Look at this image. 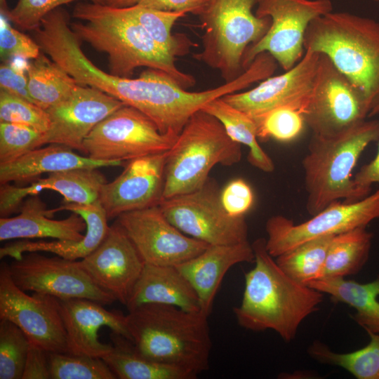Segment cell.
<instances>
[{
  "mask_svg": "<svg viewBox=\"0 0 379 379\" xmlns=\"http://www.w3.org/2000/svg\"><path fill=\"white\" fill-rule=\"evenodd\" d=\"M255 266L244 275L241 304L233 312L238 324L252 331H275L295 338L303 320L319 309L323 293L289 277L267 251L265 239L253 244Z\"/></svg>",
  "mask_w": 379,
  "mask_h": 379,
  "instance_id": "cell-1",
  "label": "cell"
},
{
  "mask_svg": "<svg viewBox=\"0 0 379 379\" xmlns=\"http://www.w3.org/2000/svg\"><path fill=\"white\" fill-rule=\"evenodd\" d=\"M70 23L79 39L98 51L107 54L109 73L131 78L141 67L163 71L187 89L196 84L195 78L180 71L175 58L165 52L126 8H116L91 1L76 4Z\"/></svg>",
  "mask_w": 379,
  "mask_h": 379,
  "instance_id": "cell-2",
  "label": "cell"
},
{
  "mask_svg": "<svg viewBox=\"0 0 379 379\" xmlns=\"http://www.w3.org/2000/svg\"><path fill=\"white\" fill-rule=\"evenodd\" d=\"M208 317L202 312L147 303L128 310L126 322L140 354L197 376L209 368L212 341Z\"/></svg>",
  "mask_w": 379,
  "mask_h": 379,
  "instance_id": "cell-3",
  "label": "cell"
},
{
  "mask_svg": "<svg viewBox=\"0 0 379 379\" xmlns=\"http://www.w3.org/2000/svg\"><path fill=\"white\" fill-rule=\"evenodd\" d=\"M304 48L331 60L361 93L369 114L379 105L378 22L348 12L331 11L310 22Z\"/></svg>",
  "mask_w": 379,
  "mask_h": 379,
  "instance_id": "cell-4",
  "label": "cell"
},
{
  "mask_svg": "<svg viewBox=\"0 0 379 379\" xmlns=\"http://www.w3.org/2000/svg\"><path fill=\"white\" fill-rule=\"evenodd\" d=\"M379 140V119L362 120L330 135L312 134L302 160L306 210L314 215L331 204L366 197L355 186L353 170L365 149Z\"/></svg>",
  "mask_w": 379,
  "mask_h": 379,
  "instance_id": "cell-5",
  "label": "cell"
},
{
  "mask_svg": "<svg viewBox=\"0 0 379 379\" xmlns=\"http://www.w3.org/2000/svg\"><path fill=\"white\" fill-rule=\"evenodd\" d=\"M241 157V145L220 121L202 109L196 112L168 151L163 199L201 188L215 165L231 166Z\"/></svg>",
  "mask_w": 379,
  "mask_h": 379,
  "instance_id": "cell-6",
  "label": "cell"
},
{
  "mask_svg": "<svg viewBox=\"0 0 379 379\" xmlns=\"http://www.w3.org/2000/svg\"><path fill=\"white\" fill-rule=\"evenodd\" d=\"M258 0H211L199 16L204 29L202 50L196 60L218 69L225 82L244 73L246 48L268 31L272 20L253 12Z\"/></svg>",
  "mask_w": 379,
  "mask_h": 379,
  "instance_id": "cell-7",
  "label": "cell"
},
{
  "mask_svg": "<svg viewBox=\"0 0 379 379\" xmlns=\"http://www.w3.org/2000/svg\"><path fill=\"white\" fill-rule=\"evenodd\" d=\"M220 191L216 180L209 177L201 188L162 199L159 206L178 230L208 245L248 241L245 216L234 217L226 212Z\"/></svg>",
  "mask_w": 379,
  "mask_h": 379,
  "instance_id": "cell-8",
  "label": "cell"
},
{
  "mask_svg": "<svg viewBox=\"0 0 379 379\" xmlns=\"http://www.w3.org/2000/svg\"><path fill=\"white\" fill-rule=\"evenodd\" d=\"M255 15L272 20L267 33L250 45L243 58L246 70L258 55L268 53L285 70L303 57L304 38L310 22L333 11L331 0H258Z\"/></svg>",
  "mask_w": 379,
  "mask_h": 379,
  "instance_id": "cell-9",
  "label": "cell"
},
{
  "mask_svg": "<svg viewBox=\"0 0 379 379\" xmlns=\"http://www.w3.org/2000/svg\"><path fill=\"white\" fill-rule=\"evenodd\" d=\"M177 138L162 133L147 116L124 105L91 131L81 153L96 160L128 161L167 152Z\"/></svg>",
  "mask_w": 379,
  "mask_h": 379,
  "instance_id": "cell-10",
  "label": "cell"
},
{
  "mask_svg": "<svg viewBox=\"0 0 379 379\" xmlns=\"http://www.w3.org/2000/svg\"><path fill=\"white\" fill-rule=\"evenodd\" d=\"M376 219H379V189L357 201L333 202L299 224L281 215L269 218L265 224L266 248L275 258L308 241L366 227Z\"/></svg>",
  "mask_w": 379,
  "mask_h": 379,
  "instance_id": "cell-11",
  "label": "cell"
},
{
  "mask_svg": "<svg viewBox=\"0 0 379 379\" xmlns=\"http://www.w3.org/2000/svg\"><path fill=\"white\" fill-rule=\"evenodd\" d=\"M368 114L359 91L326 55L319 53L312 90L302 112L312 134H335L366 119Z\"/></svg>",
  "mask_w": 379,
  "mask_h": 379,
  "instance_id": "cell-12",
  "label": "cell"
},
{
  "mask_svg": "<svg viewBox=\"0 0 379 379\" xmlns=\"http://www.w3.org/2000/svg\"><path fill=\"white\" fill-rule=\"evenodd\" d=\"M8 269L13 282L25 291L44 293L61 300L86 298L103 305L116 301L93 281L79 261L28 252L8 264Z\"/></svg>",
  "mask_w": 379,
  "mask_h": 379,
  "instance_id": "cell-13",
  "label": "cell"
},
{
  "mask_svg": "<svg viewBox=\"0 0 379 379\" xmlns=\"http://www.w3.org/2000/svg\"><path fill=\"white\" fill-rule=\"evenodd\" d=\"M0 319L14 323L30 343L47 352L69 353L58 298L40 293L28 295L13 282L5 262L0 267Z\"/></svg>",
  "mask_w": 379,
  "mask_h": 379,
  "instance_id": "cell-14",
  "label": "cell"
},
{
  "mask_svg": "<svg viewBox=\"0 0 379 379\" xmlns=\"http://www.w3.org/2000/svg\"><path fill=\"white\" fill-rule=\"evenodd\" d=\"M116 220L145 264L175 266L197 256L209 246L178 230L166 218L159 205L123 213Z\"/></svg>",
  "mask_w": 379,
  "mask_h": 379,
  "instance_id": "cell-15",
  "label": "cell"
},
{
  "mask_svg": "<svg viewBox=\"0 0 379 379\" xmlns=\"http://www.w3.org/2000/svg\"><path fill=\"white\" fill-rule=\"evenodd\" d=\"M79 264L100 288L124 305L145 265L131 239L116 220L100 244Z\"/></svg>",
  "mask_w": 379,
  "mask_h": 379,
  "instance_id": "cell-16",
  "label": "cell"
},
{
  "mask_svg": "<svg viewBox=\"0 0 379 379\" xmlns=\"http://www.w3.org/2000/svg\"><path fill=\"white\" fill-rule=\"evenodd\" d=\"M319 59V53L306 49L301 60L284 74L272 75L253 88L222 98L252 118L281 106L294 107L302 114L312 90Z\"/></svg>",
  "mask_w": 379,
  "mask_h": 379,
  "instance_id": "cell-17",
  "label": "cell"
},
{
  "mask_svg": "<svg viewBox=\"0 0 379 379\" xmlns=\"http://www.w3.org/2000/svg\"><path fill=\"white\" fill-rule=\"evenodd\" d=\"M124 105L115 98L79 84L65 99L48 109L51 120L41 144H58L82 152L83 142L104 119Z\"/></svg>",
  "mask_w": 379,
  "mask_h": 379,
  "instance_id": "cell-18",
  "label": "cell"
},
{
  "mask_svg": "<svg viewBox=\"0 0 379 379\" xmlns=\"http://www.w3.org/2000/svg\"><path fill=\"white\" fill-rule=\"evenodd\" d=\"M167 153L128 161L121 173L102 186L98 201L108 220L159 204L163 199Z\"/></svg>",
  "mask_w": 379,
  "mask_h": 379,
  "instance_id": "cell-19",
  "label": "cell"
},
{
  "mask_svg": "<svg viewBox=\"0 0 379 379\" xmlns=\"http://www.w3.org/2000/svg\"><path fill=\"white\" fill-rule=\"evenodd\" d=\"M60 313L67 333L69 354L103 357L112 344L99 339L101 327L131 340L126 315L117 310L109 311L104 305L86 298L58 299Z\"/></svg>",
  "mask_w": 379,
  "mask_h": 379,
  "instance_id": "cell-20",
  "label": "cell"
},
{
  "mask_svg": "<svg viewBox=\"0 0 379 379\" xmlns=\"http://www.w3.org/2000/svg\"><path fill=\"white\" fill-rule=\"evenodd\" d=\"M106 182L105 177L98 168H84L52 173L25 187L3 184L0 187V215L8 217L19 211L25 197L46 190L58 192L63 197V203L93 204L99 200Z\"/></svg>",
  "mask_w": 379,
  "mask_h": 379,
  "instance_id": "cell-21",
  "label": "cell"
},
{
  "mask_svg": "<svg viewBox=\"0 0 379 379\" xmlns=\"http://www.w3.org/2000/svg\"><path fill=\"white\" fill-rule=\"evenodd\" d=\"M255 260L248 241L227 245H209L197 256L175 265L188 280L199 300L201 312L209 316L220 285L235 265Z\"/></svg>",
  "mask_w": 379,
  "mask_h": 379,
  "instance_id": "cell-22",
  "label": "cell"
},
{
  "mask_svg": "<svg viewBox=\"0 0 379 379\" xmlns=\"http://www.w3.org/2000/svg\"><path fill=\"white\" fill-rule=\"evenodd\" d=\"M69 211L81 215L86 223V233L80 241H18L7 244L0 248V258L6 256L20 259L25 253L49 252L65 259H83L92 253L105 237L109 226L106 212L99 201L90 204L63 203L54 213Z\"/></svg>",
  "mask_w": 379,
  "mask_h": 379,
  "instance_id": "cell-23",
  "label": "cell"
},
{
  "mask_svg": "<svg viewBox=\"0 0 379 379\" xmlns=\"http://www.w3.org/2000/svg\"><path fill=\"white\" fill-rule=\"evenodd\" d=\"M19 214L0 218V241L15 239L52 238L60 241H80L86 229L84 219L72 213L67 218L55 220L51 209L36 195L22 204Z\"/></svg>",
  "mask_w": 379,
  "mask_h": 379,
  "instance_id": "cell-24",
  "label": "cell"
},
{
  "mask_svg": "<svg viewBox=\"0 0 379 379\" xmlns=\"http://www.w3.org/2000/svg\"><path fill=\"white\" fill-rule=\"evenodd\" d=\"M126 162L96 160L78 154L69 147L48 144L45 147L33 149L14 161L0 164V183H31L44 173L75 168L121 166Z\"/></svg>",
  "mask_w": 379,
  "mask_h": 379,
  "instance_id": "cell-25",
  "label": "cell"
},
{
  "mask_svg": "<svg viewBox=\"0 0 379 379\" xmlns=\"http://www.w3.org/2000/svg\"><path fill=\"white\" fill-rule=\"evenodd\" d=\"M147 303L201 312L199 298L185 276L173 265L145 264L128 300V310Z\"/></svg>",
  "mask_w": 379,
  "mask_h": 379,
  "instance_id": "cell-26",
  "label": "cell"
},
{
  "mask_svg": "<svg viewBox=\"0 0 379 379\" xmlns=\"http://www.w3.org/2000/svg\"><path fill=\"white\" fill-rule=\"evenodd\" d=\"M112 348L102 359L119 379H194L197 375L180 368L151 360L135 349L126 337L111 331Z\"/></svg>",
  "mask_w": 379,
  "mask_h": 379,
  "instance_id": "cell-27",
  "label": "cell"
},
{
  "mask_svg": "<svg viewBox=\"0 0 379 379\" xmlns=\"http://www.w3.org/2000/svg\"><path fill=\"white\" fill-rule=\"evenodd\" d=\"M307 286L354 308L353 319L367 332L379 333V276L366 284L345 278H323Z\"/></svg>",
  "mask_w": 379,
  "mask_h": 379,
  "instance_id": "cell-28",
  "label": "cell"
},
{
  "mask_svg": "<svg viewBox=\"0 0 379 379\" xmlns=\"http://www.w3.org/2000/svg\"><path fill=\"white\" fill-rule=\"evenodd\" d=\"M201 109L218 119L234 141L248 147L247 160L252 166L265 173L274 171L273 160L258 143L252 117L227 103L222 97L211 100Z\"/></svg>",
  "mask_w": 379,
  "mask_h": 379,
  "instance_id": "cell-29",
  "label": "cell"
},
{
  "mask_svg": "<svg viewBox=\"0 0 379 379\" xmlns=\"http://www.w3.org/2000/svg\"><path fill=\"white\" fill-rule=\"evenodd\" d=\"M372 240L373 234L366 227L333 236L327 251L323 278H345L358 273L368 259Z\"/></svg>",
  "mask_w": 379,
  "mask_h": 379,
  "instance_id": "cell-30",
  "label": "cell"
},
{
  "mask_svg": "<svg viewBox=\"0 0 379 379\" xmlns=\"http://www.w3.org/2000/svg\"><path fill=\"white\" fill-rule=\"evenodd\" d=\"M27 73L29 94L45 110L65 99L79 84L43 51L28 63Z\"/></svg>",
  "mask_w": 379,
  "mask_h": 379,
  "instance_id": "cell-31",
  "label": "cell"
},
{
  "mask_svg": "<svg viewBox=\"0 0 379 379\" xmlns=\"http://www.w3.org/2000/svg\"><path fill=\"white\" fill-rule=\"evenodd\" d=\"M367 333L368 344L356 351L338 353L315 341L309 347L308 354L319 362L345 369L358 379H379V333Z\"/></svg>",
  "mask_w": 379,
  "mask_h": 379,
  "instance_id": "cell-32",
  "label": "cell"
},
{
  "mask_svg": "<svg viewBox=\"0 0 379 379\" xmlns=\"http://www.w3.org/2000/svg\"><path fill=\"white\" fill-rule=\"evenodd\" d=\"M145 29L154 41L169 55L176 59L189 53L194 44L184 34H173L175 22L185 14L161 11L138 4L125 7Z\"/></svg>",
  "mask_w": 379,
  "mask_h": 379,
  "instance_id": "cell-33",
  "label": "cell"
},
{
  "mask_svg": "<svg viewBox=\"0 0 379 379\" xmlns=\"http://www.w3.org/2000/svg\"><path fill=\"white\" fill-rule=\"evenodd\" d=\"M333 237L303 243L275 258L276 262L289 277L308 285L323 278L327 251Z\"/></svg>",
  "mask_w": 379,
  "mask_h": 379,
  "instance_id": "cell-34",
  "label": "cell"
},
{
  "mask_svg": "<svg viewBox=\"0 0 379 379\" xmlns=\"http://www.w3.org/2000/svg\"><path fill=\"white\" fill-rule=\"evenodd\" d=\"M51 379H116L100 357L48 352Z\"/></svg>",
  "mask_w": 379,
  "mask_h": 379,
  "instance_id": "cell-35",
  "label": "cell"
},
{
  "mask_svg": "<svg viewBox=\"0 0 379 379\" xmlns=\"http://www.w3.org/2000/svg\"><path fill=\"white\" fill-rule=\"evenodd\" d=\"M29 345L17 325L0 319V379H22Z\"/></svg>",
  "mask_w": 379,
  "mask_h": 379,
  "instance_id": "cell-36",
  "label": "cell"
},
{
  "mask_svg": "<svg viewBox=\"0 0 379 379\" xmlns=\"http://www.w3.org/2000/svg\"><path fill=\"white\" fill-rule=\"evenodd\" d=\"M253 119L261 140L291 142L302 133L306 125L301 112L289 106L274 108Z\"/></svg>",
  "mask_w": 379,
  "mask_h": 379,
  "instance_id": "cell-37",
  "label": "cell"
},
{
  "mask_svg": "<svg viewBox=\"0 0 379 379\" xmlns=\"http://www.w3.org/2000/svg\"><path fill=\"white\" fill-rule=\"evenodd\" d=\"M0 122L23 124L45 133L51 126L46 110L36 104L0 90Z\"/></svg>",
  "mask_w": 379,
  "mask_h": 379,
  "instance_id": "cell-38",
  "label": "cell"
},
{
  "mask_svg": "<svg viewBox=\"0 0 379 379\" xmlns=\"http://www.w3.org/2000/svg\"><path fill=\"white\" fill-rule=\"evenodd\" d=\"M43 135L23 124L0 122V164L14 161L41 146Z\"/></svg>",
  "mask_w": 379,
  "mask_h": 379,
  "instance_id": "cell-39",
  "label": "cell"
},
{
  "mask_svg": "<svg viewBox=\"0 0 379 379\" xmlns=\"http://www.w3.org/2000/svg\"><path fill=\"white\" fill-rule=\"evenodd\" d=\"M10 20L0 13V56L1 61L7 62L14 58L32 60L41 52L40 46L34 39L15 29Z\"/></svg>",
  "mask_w": 379,
  "mask_h": 379,
  "instance_id": "cell-40",
  "label": "cell"
},
{
  "mask_svg": "<svg viewBox=\"0 0 379 379\" xmlns=\"http://www.w3.org/2000/svg\"><path fill=\"white\" fill-rule=\"evenodd\" d=\"M74 1L77 0H18L8 18L22 29L34 31L48 13ZM88 1L105 4V0Z\"/></svg>",
  "mask_w": 379,
  "mask_h": 379,
  "instance_id": "cell-41",
  "label": "cell"
},
{
  "mask_svg": "<svg viewBox=\"0 0 379 379\" xmlns=\"http://www.w3.org/2000/svg\"><path fill=\"white\" fill-rule=\"evenodd\" d=\"M220 201L226 212L234 217L245 216L254 203V193L242 178L231 180L220 191Z\"/></svg>",
  "mask_w": 379,
  "mask_h": 379,
  "instance_id": "cell-42",
  "label": "cell"
},
{
  "mask_svg": "<svg viewBox=\"0 0 379 379\" xmlns=\"http://www.w3.org/2000/svg\"><path fill=\"white\" fill-rule=\"evenodd\" d=\"M26 60L14 58L0 65V90L34 103L28 91Z\"/></svg>",
  "mask_w": 379,
  "mask_h": 379,
  "instance_id": "cell-43",
  "label": "cell"
},
{
  "mask_svg": "<svg viewBox=\"0 0 379 379\" xmlns=\"http://www.w3.org/2000/svg\"><path fill=\"white\" fill-rule=\"evenodd\" d=\"M211 0H140L138 5L161 11L190 13L199 16L208 7Z\"/></svg>",
  "mask_w": 379,
  "mask_h": 379,
  "instance_id": "cell-44",
  "label": "cell"
},
{
  "mask_svg": "<svg viewBox=\"0 0 379 379\" xmlns=\"http://www.w3.org/2000/svg\"><path fill=\"white\" fill-rule=\"evenodd\" d=\"M48 352L30 343L22 379H51Z\"/></svg>",
  "mask_w": 379,
  "mask_h": 379,
  "instance_id": "cell-45",
  "label": "cell"
},
{
  "mask_svg": "<svg viewBox=\"0 0 379 379\" xmlns=\"http://www.w3.org/2000/svg\"><path fill=\"white\" fill-rule=\"evenodd\" d=\"M353 179L356 187L366 196L370 194L373 184H377L379 189V140L375 157L362 166Z\"/></svg>",
  "mask_w": 379,
  "mask_h": 379,
  "instance_id": "cell-46",
  "label": "cell"
},
{
  "mask_svg": "<svg viewBox=\"0 0 379 379\" xmlns=\"http://www.w3.org/2000/svg\"><path fill=\"white\" fill-rule=\"evenodd\" d=\"M140 0H105V4L116 8H125L135 5Z\"/></svg>",
  "mask_w": 379,
  "mask_h": 379,
  "instance_id": "cell-47",
  "label": "cell"
},
{
  "mask_svg": "<svg viewBox=\"0 0 379 379\" xmlns=\"http://www.w3.org/2000/svg\"><path fill=\"white\" fill-rule=\"evenodd\" d=\"M11 9H9L6 0H0V13L4 14L7 18L10 13Z\"/></svg>",
  "mask_w": 379,
  "mask_h": 379,
  "instance_id": "cell-48",
  "label": "cell"
},
{
  "mask_svg": "<svg viewBox=\"0 0 379 379\" xmlns=\"http://www.w3.org/2000/svg\"><path fill=\"white\" fill-rule=\"evenodd\" d=\"M378 114H379V105L373 111L371 112V113L368 115V117H372L373 116H375Z\"/></svg>",
  "mask_w": 379,
  "mask_h": 379,
  "instance_id": "cell-49",
  "label": "cell"
},
{
  "mask_svg": "<svg viewBox=\"0 0 379 379\" xmlns=\"http://www.w3.org/2000/svg\"><path fill=\"white\" fill-rule=\"evenodd\" d=\"M373 1L379 2V0H373Z\"/></svg>",
  "mask_w": 379,
  "mask_h": 379,
  "instance_id": "cell-50",
  "label": "cell"
}]
</instances>
